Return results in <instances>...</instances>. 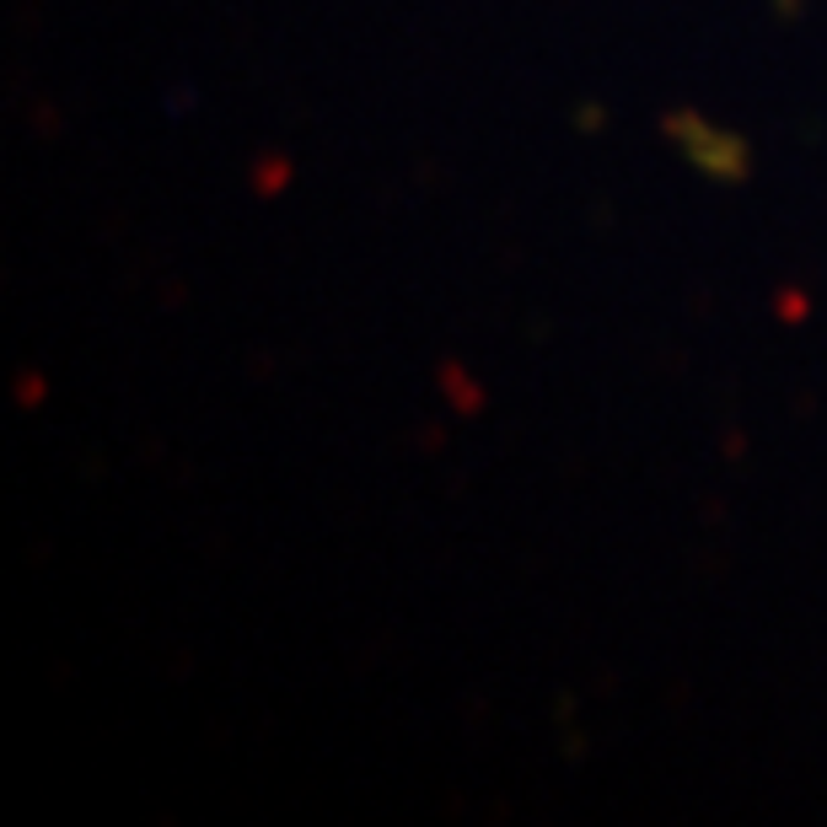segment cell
Segmentation results:
<instances>
[{"mask_svg": "<svg viewBox=\"0 0 827 827\" xmlns=\"http://www.w3.org/2000/svg\"><path fill=\"white\" fill-rule=\"evenodd\" d=\"M661 129L677 140V151L688 156V167L705 173L709 184H731L736 188V184L752 178V151H747V140L731 135V129L699 119V114H672Z\"/></svg>", "mask_w": 827, "mask_h": 827, "instance_id": "1", "label": "cell"}, {"mask_svg": "<svg viewBox=\"0 0 827 827\" xmlns=\"http://www.w3.org/2000/svg\"><path fill=\"white\" fill-rule=\"evenodd\" d=\"M779 312H785V317H806V296H785V302H779Z\"/></svg>", "mask_w": 827, "mask_h": 827, "instance_id": "2", "label": "cell"}]
</instances>
